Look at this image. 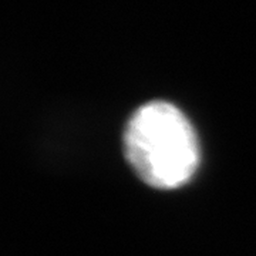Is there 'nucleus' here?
Masks as SVG:
<instances>
[{
  "mask_svg": "<svg viewBox=\"0 0 256 256\" xmlns=\"http://www.w3.org/2000/svg\"><path fill=\"white\" fill-rule=\"evenodd\" d=\"M124 154L134 172L158 190L188 182L200 164L198 138L190 120L166 101L146 102L130 117Z\"/></svg>",
  "mask_w": 256,
  "mask_h": 256,
  "instance_id": "f257e3e1",
  "label": "nucleus"
}]
</instances>
